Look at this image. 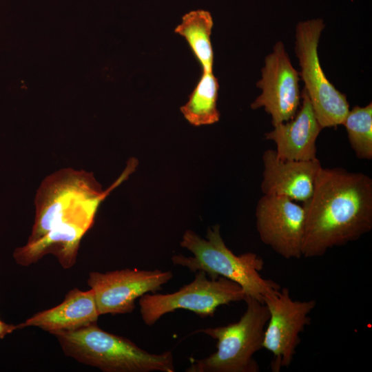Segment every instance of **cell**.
I'll return each mask as SVG.
<instances>
[{
	"mask_svg": "<svg viewBox=\"0 0 372 372\" xmlns=\"http://www.w3.org/2000/svg\"><path fill=\"white\" fill-rule=\"evenodd\" d=\"M305 212L304 258L358 240L372 229V179L361 172L321 167Z\"/></svg>",
	"mask_w": 372,
	"mask_h": 372,
	"instance_id": "1",
	"label": "cell"
},
{
	"mask_svg": "<svg viewBox=\"0 0 372 372\" xmlns=\"http://www.w3.org/2000/svg\"><path fill=\"white\" fill-rule=\"evenodd\" d=\"M136 166L137 161L130 158L118 178L105 190L92 172L82 169L68 167L46 176L35 196V217L28 242L44 236L69 251H78L102 202Z\"/></svg>",
	"mask_w": 372,
	"mask_h": 372,
	"instance_id": "2",
	"label": "cell"
},
{
	"mask_svg": "<svg viewBox=\"0 0 372 372\" xmlns=\"http://www.w3.org/2000/svg\"><path fill=\"white\" fill-rule=\"evenodd\" d=\"M180 245L191 251L193 256L175 254L172 257L174 265L186 267L194 273L203 271L211 279L227 278L238 284L246 296L262 303L266 296L281 288L273 280L261 276L260 271L265 265L262 257L253 252L236 255L226 246L219 225L208 228L206 239L192 230L185 231Z\"/></svg>",
	"mask_w": 372,
	"mask_h": 372,
	"instance_id": "3",
	"label": "cell"
},
{
	"mask_svg": "<svg viewBox=\"0 0 372 372\" xmlns=\"http://www.w3.org/2000/svg\"><path fill=\"white\" fill-rule=\"evenodd\" d=\"M64 354L105 372H174L171 351L147 352L130 340L108 333L96 323L52 333Z\"/></svg>",
	"mask_w": 372,
	"mask_h": 372,
	"instance_id": "4",
	"label": "cell"
},
{
	"mask_svg": "<svg viewBox=\"0 0 372 372\" xmlns=\"http://www.w3.org/2000/svg\"><path fill=\"white\" fill-rule=\"evenodd\" d=\"M246 310L240 318L224 326L194 331L216 340V351L193 361L186 372H258L254 354L262 349L265 329L269 320L265 304L246 296Z\"/></svg>",
	"mask_w": 372,
	"mask_h": 372,
	"instance_id": "5",
	"label": "cell"
},
{
	"mask_svg": "<svg viewBox=\"0 0 372 372\" xmlns=\"http://www.w3.org/2000/svg\"><path fill=\"white\" fill-rule=\"evenodd\" d=\"M190 283L169 293H145L139 298L141 316L147 326L178 309L192 311L202 318L213 316L217 308L244 300L246 293L236 282L223 277L209 278L198 271Z\"/></svg>",
	"mask_w": 372,
	"mask_h": 372,
	"instance_id": "6",
	"label": "cell"
},
{
	"mask_svg": "<svg viewBox=\"0 0 372 372\" xmlns=\"http://www.w3.org/2000/svg\"><path fill=\"white\" fill-rule=\"evenodd\" d=\"M324 24L321 19L299 22L295 51L301 68L299 76L322 128L342 125L349 111L346 96L327 79L319 61L318 46Z\"/></svg>",
	"mask_w": 372,
	"mask_h": 372,
	"instance_id": "7",
	"label": "cell"
},
{
	"mask_svg": "<svg viewBox=\"0 0 372 372\" xmlns=\"http://www.w3.org/2000/svg\"><path fill=\"white\" fill-rule=\"evenodd\" d=\"M263 303L269 316L267 323L262 348L272 353V371L278 372L292 363L296 349L301 342L300 333L311 322L309 316L316 306L315 300H294L287 287L266 296Z\"/></svg>",
	"mask_w": 372,
	"mask_h": 372,
	"instance_id": "8",
	"label": "cell"
},
{
	"mask_svg": "<svg viewBox=\"0 0 372 372\" xmlns=\"http://www.w3.org/2000/svg\"><path fill=\"white\" fill-rule=\"evenodd\" d=\"M173 278L171 271L124 269L92 271L87 284L93 291L99 315L132 313L135 300L156 293Z\"/></svg>",
	"mask_w": 372,
	"mask_h": 372,
	"instance_id": "9",
	"label": "cell"
},
{
	"mask_svg": "<svg viewBox=\"0 0 372 372\" xmlns=\"http://www.w3.org/2000/svg\"><path fill=\"white\" fill-rule=\"evenodd\" d=\"M256 229L261 241L285 259L302 257L305 212L287 197L263 195L256 209Z\"/></svg>",
	"mask_w": 372,
	"mask_h": 372,
	"instance_id": "10",
	"label": "cell"
},
{
	"mask_svg": "<svg viewBox=\"0 0 372 372\" xmlns=\"http://www.w3.org/2000/svg\"><path fill=\"white\" fill-rule=\"evenodd\" d=\"M299 80V72L293 67L282 42H277L265 59L262 78L256 84L262 93L251 108L263 107L271 115L273 126L292 119L300 105Z\"/></svg>",
	"mask_w": 372,
	"mask_h": 372,
	"instance_id": "11",
	"label": "cell"
},
{
	"mask_svg": "<svg viewBox=\"0 0 372 372\" xmlns=\"http://www.w3.org/2000/svg\"><path fill=\"white\" fill-rule=\"evenodd\" d=\"M262 162L261 189L265 195L287 197L302 203L309 200L322 167L318 158L283 160L275 150L267 149L263 153Z\"/></svg>",
	"mask_w": 372,
	"mask_h": 372,
	"instance_id": "12",
	"label": "cell"
},
{
	"mask_svg": "<svg viewBox=\"0 0 372 372\" xmlns=\"http://www.w3.org/2000/svg\"><path fill=\"white\" fill-rule=\"evenodd\" d=\"M302 105L295 116L273 126L265 137L276 145V153L283 160L310 161L316 157V140L323 129L320 125L309 96L303 89Z\"/></svg>",
	"mask_w": 372,
	"mask_h": 372,
	"instance_id": "13",
	"label": "cell"
},
{
	"mask_svg": "<svg viewBox=\"0 0 372 372\" xmlns=\"http://www.w3.org/2000/svg\"><path fill=\"white\" fill-rule=\"evenodd\" d=\"M99 316L93 291L75 288L59 304L34 314L22 324L23 328L35 327L52 334L96 323Z\"/></svg>",
	"mask_w": 372,
	"mask_h": 372,
	"instance_id": "14",
	"label": "cell"
},
{
	"mask_svg": "<svg viewBox=\"0 0 372 372\" xmlns=\"http://www.w3.org/2000/svg\"><path fill=\"white\" fill-rule=\"evenodd\" d=\"M213 18L204 10L190 11L182 17L174 32L185 38L203 71L212 72L214 51L211 43Z\"/></svg>",
	"mask_w": 372,
	"mask_h": 372,
	"instance_id": "15",
	"label": "cell"
},
{
	"mask_svg": "<svg viewBox=\"0 0 372 372\" xmlns=\"http://www.w3.org/2000/svg\"><path fill=\"white\" fill-rule=\"evenodd\" d=\"M219 84L212 72L203 71L188 101L180 107L185 119L194 126L214 124L219 121L216 103Z\"/></svg>",
	"mask_w": 372,
	"mask_h": 372,
	"instance_id": "16",
	"label": "cell"
},
{
	"mask_svg": "<svg viewBox=\"0 0 372 372\" xmlns=\"http://www.w3.org/2000/svg\"><path fill=\"white\" fill-rule=\"evenodd\" d=\"M342 125L357 158H372V103L364 107L355 106L349 110Z\"/></svg>",
	"mask_w": 372,
	"mask_h": 372,
	"instance_id": "17",
	"label": "cell"
},
{
	"mask_svg": "<svg viewBox=\"0 0 372 372\" xmlns=\"http://www.w3.org/2000/svg\"><path fill=\"white\" fill-rule=\"evenodd\" d=\"M22 323L19 324H6L0 319V339H3L6 335L12 333L17 329H23Z\"/></svg>",
	"mask_w": 372,
	"mask_h": 372,
	"instance_id": "18",
	"label": "cell"
}]
</instances>
